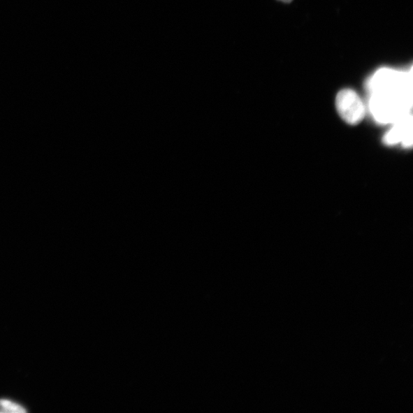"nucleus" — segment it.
<instances>
[{"label":"nucleus","instance_id":"obj_1","mask_svg":"<svg viewBox=\"0 0 413 413\" xmlns=\"http://www.w3.org/2000/svg\"><path fill=\"white\" fill-rule=\"evenodd\" d=\"M370 108L379 123L393 124L410 115L412 107V90L375 92Z\"/></svg>","mask_w":413,"mask_h":413},{"label":"nucleus","instance_id":"obj_2","mask_svg":"<svg viewBox=\"0 0 413 413\" xmlns=\"http://www.w3.org/2000/svg\"><path fill=\"white\" fill-rule=\"evenodd\" d=\"M340 117L350 125H357L365 116V106L357 93L349 89L340 92L336 97Z\"/></svg>","mask_w":413,"mask_h":413},{"label":"nucleus","instance_id":"obj_3","mask_svg":"<svg viewBox=\"0 0 413 413\" xmlns=\"http://www.w3.org/2000/svg\"><path fill=\"white\" fill-rule=\"evenodd\" d=\"M393 126L384 138L386 145L401 143L404 147L408 148L412 145V118L410 115L405 116L393 123Z\"/></svg>","mask_w":413,"mask_h":413},{"label":"nucleus","instance_id":"obj_4","mask_svg":"<svg viewBox=\"0 0 413 413\" xmlns=\"http://www.w3.org/2000/svg\"><path fill=\"white\" fill-rule=\"evenodd\" d=\"M0 408L5 412H26L27 410L24 409L21 405L13 402L9 400H0Z\"/></svg>","mask_w":413,"mask_h":413},{"label":"nucleus","instance_id":"obj_5","mask_svg":"<svg viewBox=\"0 0 413 413\" xmlns=\"http://www.w3.org/2000/svg\"><path fill=\"white\" fill-rule=\"evenodd\" d=\"M280 1L283 2V3H290V2L293 1V0H280Z\"/></svg>","mask_w":413,"mask_h":413}]
</instances>
